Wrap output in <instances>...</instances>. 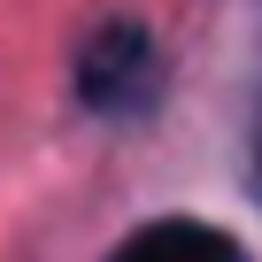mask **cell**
Returning a JSON list of instances; mask_svg holds the SVG:
<instances>
[{
    "label": "cell",
    "mask_w": 262,
    "mask_h": 262,
    "mask_svg": "<svg viewBox=\"0 0 262 262\" xmlns=\"http://www.w3.org/2000/svg\"><path fill=\"white\" fill-rule=\"evenodd\" d=\"M131 77H147V31H139V24H108V31L85 47V100L123 108V100H131Z\"/></svg>",
    "instance_id": "obj_1"
},
{
    "label": "cell",
    "mask_w": 262,
    "mask_h": 262,
    "mask_svg": "<svg viewBox=\"0 0 262 262\" xmlns=\"http://www.w3.org/2000/svg\"><path fill=\"white\" fill-rule=\"evenodd\" d=\"M116 262H247L216 224H193V216H170V224H147Z\"/></svg>",
    "instance_id": "obj_2"
}]
</instances>
